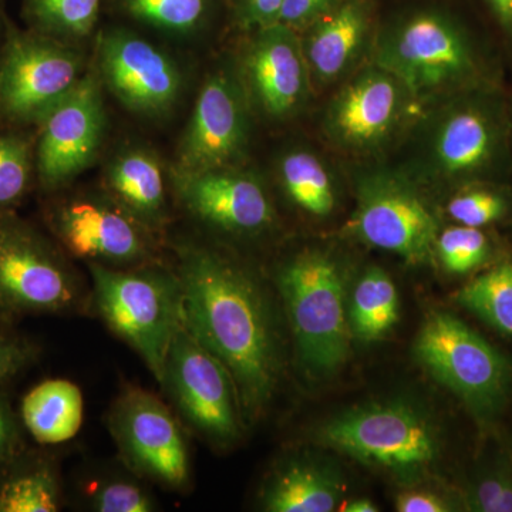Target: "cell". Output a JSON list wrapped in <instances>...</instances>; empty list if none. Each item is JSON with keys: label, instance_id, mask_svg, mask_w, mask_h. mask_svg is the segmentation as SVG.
<instances>
[{"label": "cell", "instance_id": "f546056e", "mask_svg": "<svg viewBox=\"0 0 512 512\" xmlns=\"http://www.w3.org/2000/svg\"><path fill=\"white\" fill-rule=\"evenodd\" d=\"M35 158L28 138L0 131V212L18 204L30 187Z\"/></svg>", "mask_w": 512, "mask_h": 512}, {"label": "cell", "instance_id": "7a4b0ae2", "mask_svg": "<svg viewBox=\"0 0 512 512\" xmlns=\"http://www.w3.org/2000/svg\"><path fill=\"white\" fill-rule=\"evenodd\" d=\"M375 46L376 66L403 83L416 103L493 84L466 23L443 6L397 13L380 28Z\"/></svg>", "mask_w": 512, "mask_h": 512}, {"label": "cell", "instance_id": "ffe728a7", "mask_svg": "<svg viewBox=\"0 0 512 512\" xmlns=\"http://www.w3.org/2000/svg\"><path fill=\"white\" fill-rule=\"evenodd\" d=\"M375 12V0H342L302 30L303 55L316 82H333L352 69L372 33Z\"/></svg>", "mask_w": 512, "mask_h": 512}, {"label": "cell", "instance_id": "8992f818", "mask_svg": "<svg viewBox=\"0 0 512 512\" xmlns=\"http://www.w3.org/2000/svg\"><path fill=\"white\" fill-rule=\"evenodd\" d=\"M87 266L100 318L138 353L160 383L168 350L184 322L183 289L177 271L160 262L134 268Z\"/></svg>", "mask_w": 512, "mask_h": 512}, {"label": "cell", "instance_id": "d590c367", "mask_svg": "<svg viewBox=\"0 0 512 512\" xmlns=\"http://www.w3.org/2000/svg\"><path fill=\"white\" fill-rule=\"evenodd\" d=\"M394 507L399 512H450L457 510L448 495L420 484L404 487L394 498Z\"/></svg>", "mask_w": 512, "mask_h": 512}, {"label": "cell", "instance_id": "d6a6232c", "mask_svg": "<svg viewBox=\"0 0 512 512\" xmlns=\"http://www.w3.org/2000/svg\"><path fill=\"white\" fill-rule=\"evenodd\" d=\"M463 505L473 512H512V464L497 460L484 468L463 495Z\"/></svg>", "mask_w": 512, "mask_h": 512}, {"label": "cell", "instance_id": "6da1fadb", "mask_svg": "<svg viewBox=\"0 0 512 512\" xmlns=\"http://www.w3.org/2000/svg\"><path fill=\"white\" fill-rule=\"evenodd\" d=\"M184 323L227 367L245 424L274 399L284 373V345L268 289L248 266L198 242L177 245Z\"/></svg>", "mask_w": 512, "mask_h": 512}, {"label": "cell", "instance_id": "4fadbf2b", "mask_svg": "<svg viewBox=\"0 0 512 512\" xmlns=\"http://www.w3.org/2000/svg\"><path fill=\"white\" fill-rule=\"evenodd\" d=\"M47 221L63 251L86 264L134 268L160 262L156 232L107 192L64 198L50 208Z\"/></svg>", "mask_w": 512, "mask_h": 512}, {"label": "cell", "instance_id": "9a60e30c", "mask_svg": "<svg viewBox=\"0 0 512 512\" xmlns=\"http://www.w3.org/2000/svg\"><path fill=\"white\" fill-rule=\"evenodd\" d=\"M249 99L239 73L218 69L202 84L174 171L234 167L249 143Z\"/></svg>", "mask_w": 512, "mask_h": 512}, {"label": "cell", "instance_id": "ac0fdd59", "mask_svg": "<svg viewBox=\"0 0 512 512\" xmlns=\"http://www.w3.org/2000/svg\"><path fill=\"white\" fill-rule=\"evenodd\" d=\"M99 77L126 109L161 116L173 109L183 79L177 63L164 50L126 29L100 36Z\"/></svg>", "mask_w": 512, "mask_h": 512}, {"label": "cell", "instance_id": "484cf974", "mask_svg": "<svg viewBox=\"0 0 512 512\" xmlns=\"http://www.w3.org/2000/svg\"><path fill=\"white\" fill-rule=\"evenodd\" d=\"M279 178L289 200L312 217L335 210L336 192L326 165L309 150H292L279 161Z\"/></svg>", "mask_w": 512, "mask_h": 512}, {"label": "cell", "instance_id": "44dd1931", "mask_svg": "<svg viewBox=\"0 0 512 512\" xmlns=\"http://www.w3.org/2000/svg\"><path fill=\"white\" fill-rule=\"evenodd\" d=\"M346 485L335 466L311 456L279 461L259 490V507L268 512H332Z\"/></svg>", "mask_w": 512, "mask_h": 512}, {"label": "cell", "instance_id": "60d3db41", "mask_svg": "<svg viewBox=\"0 0 512 512\" xmlns=\"http://www.w3.org/2000/svg\"><path fill=\"white\" fill-rule=\"evenodd\" d=\"M343 512H376L379 507L369 498H356V500L348 501L340 507Z\"/></svg>", "mask_w": 512, "mask_h": 512}, {"label": "cell", "instance_id": "52a82bcc", "mask_svg": "<svg viewBox=\"0 0 512 512\" xmlns=\"http://www.w3.org/2000/svg\"><path fill=\"white\" fill-rule=\"evenodd\" d=\"M413 352L429 375L481 423L503 410L510 396L511 363L457 316L431 312L417 333Z\"/></svg>", "mask_w": 512, "mask_h": 512}, {"label": "cell", "instance_id": "d6986e66", "mask_svg": "<svg viewBox=\"0 0 512 512\" xmlns=\"http://www.w3.org/2000/svg\"><path fill=\"white\" fill-rule=\"evenodd\" d=\"M239 76L249 103L264 116L271 120L292 117L308 99L311 83L301 36L282 23L254 30Z\"/></svg>", "mask_w": 512, "mask_h": 512}, {"label": "cell", "instance_id": "74e56055", "mask_svg": "<svg viewBox=\"0 0 512 512\" xmlns=\"http://www.w3.org/2000/svg\"><path fill=\"white\" fill-rule=\"evenodd\" d=\"M342 0H285L279 23L302 32Z\"/></svg>", "mask_w": 512, "mask_h": 512}, {"label": "cell", "instance_id": "4316f807", "mask_svg": "<svg viewBox=\"0 0 512 512\" xmlns=\"http://www.w3.org/2000/svg\"><path fill=\"white\" fill-rule=\"evenodd\" d=\"M32 30L72 43L92 35L101 0H22Z\"/></svg>", "mask_w": 512, "mask_h": 512}, {"label": "cell", "instance_id": "b9f144b4", "mask_svg": "<svg viewBox=\"0 0 512 512\" xmlns=\"http://www.w3.org/2000/svg\"><path fill=\"white\" fill-rule=\"evenodd\" d=\"M511 124H512V119H511Z\"/></svg>", "mask_w": 512, "mask_h": 512}, {"label": "cell", "instance_id": "9c48e42d", "mask_svg": "<svg viewBox=\"0 0 512 512\" xmlns=\"http://www.w3.org/2000/svg\"><path fill=\"white\" fill-rule=\"evenodd\" d=\"M160 384L185 423L212 447L229 448L241 439L247 424L234 380L184 322L168 350Z\"/></svg>", "mask_w": 512, "mask_h": 512}, {"label": "cell", "instance_id": "5bb4252c", "mask_svg": "<svg viewBox=\"0 0 512 512\" xmlns=\"http://www.w3.org/2000/svg\"><path fill=\"white\" fill-rule=\"evenodd\" d=\"M37 127V180L43 190H62L93 163L103 143L106 109L99 74L84 73Z\"/></svg>", "mask_w": 512, "mask_h": 512}, {"label": "cell", "instance_id": "f1b7e54d", "mask_svg": "<svg viewBox=\"0 0 512 512\" xmlns=\"http://www.w3.org/2000/svg\"><path fill=\"white\" fill-rule=\"evenodd\" d=\"M212 0H121L131 18L175 35L197 32L207 22Z\"/></svg>", "mask_w": 512, "mask_h": 512}, {"label": "cell", "instance_id": "3957f363", "mask_svg": "<svg viewBox=\"0 0 512 512\" xmlns=\"http://www.w3.org/2000/svg\"><path fill=\"white\" fill-rule=\"evenodd\" d=\"M275 285L302 372L316 382L335 376L352 338L342 266L328 252L305 249L279 264Z\"/></svg>", "mask_w": 512, "mask_h": 512}, {"label": "cell", "instance_id": "7402d4cb", "mask_svg": "<svg viewBox=\"0 0 512 512\" xmlns=\"http://www.w3.org/2000/svg\"><path fill=\"white\" fill-rule=\"evenodd\" d=\"M106 192L141 224L157 232L167 224L168 201L160 160L144 147H128L111 158Z\"/></svg>", "mask_w": 512, "mask_h": 512}, {"label": "cell", "instance_id": "836d02e7", "mask_svg": "<svg viewBox=\"0 0 512 512\" xmlns=\"http://www.w3.org/2000/svg\"><path fill=\"white\" fill-rule=\"evenodd\" d=\"M508 212L507 198L488 188H467L447 204V214L458 225L483 228L503 220Z\"/></svg>", "mask_w": 512, "mask_h": 512}, {"label": "cell", "instance_id": "f35d334b", "mask_svg": "<svg viewBox=\"0 0 512 512\" xmlns=\"http://www.w3.org/2000/svg\"><path fill=\"white\" fill-rule=\"evenodd\" d=\"M23 451L18 417L10 406L8 397L0 393V467L19 457Z\"/></svg>", "mask_w": 512, "mask_h": 512}, {"label": "cell", "instance_id": "7c38bea8", "mask_svg": "<svg viewBox=\"0 0 512 512\" xmlns=\"http://www.w3.org/2000/svg\"><path fill=\"white\" fill-rule=\"evenodd\" d=\"M107 420L111 437L131 473L168 490L190 487L187 440L177 417L156 394L127 386L111 404Z\"/></svg>", "mask_w": 512, "mask_h": 512}, {"label": "cell", "instance_id": "e0dca14e", "mask_svg": "<svg viewBox=\"0 0 512 512\" xmlns=\"http://www.w3.org/2000/svg\"><path fill=\"white\" fill-rule=\"evenodd\" d=\"M174 190L195 220L229 237H261L274 227L275 208L265 185L238 165L174 171Z\"/></svg>", "mask_w": 512, "mask_h": 512}, {"label": "cell", "instance_id": "2e32d148", "mask_svg": "<svg viewBox=\"0 0 512 512\" xmlns=\"http://www.w3.org/2000/svg\"><path fill=\"white\" fill-rule=\"evenodd\" d=\"M416 103L393 74L373 64L356 74L329 101L323 130L349 153H369L392 140Z\"/></svg>", "mask_w": 512, "mask_h": 512}, {"label": "cell", "instance_id": "277c9868", "mask_svg": "<svg viewBox=\"0 0 512 512\" xmlns=\"http://www.w3.org/2000/svg\"><path fill=\"white\" fill-rule=\"evenodd\" d=\"M316 441L403 487L426 480L441 457L440 431L431 416L402 399L343 410L319 427Z\"/></svg>", "mask_w": 512, "mask_h": 512}, {"label": "cell", "instance_id": "8fae6325", "mask_svg": "<svg viewBox=\"0 0 512 512\" xmlns=\"http://www.w3.org/2000/svg\"><path fill=\"white\" fill-rule=\"evenodd\" d=\"M349 231L363 244L420 266L436 258L440 225L410 178L392 171H372L357 181L356 210Z\"/></svg>", "mask_w": 512, "mask_h": 512}, {"label": "cell", "instance_id": "ab89813d", "mask_svg": "<svg viewBox=\"0 0 512 512\" xmlns=\"http://www.w3.org/2000/svg\"><path fill=\"white\" fill-rule=\"evenodd\" d=\"M495 22L503 30L507 39L512 42V0H484Z\"/></svg>", "mask_w": 512, "mask_h": 512}, {"label": "cell", "instance_id": "cb8c5ba5", "mask_svg": "<svg viewBox=\"0 0 512 512\" xmlns=\"http://www.w3.org/2000/svg\"><path fill=\"white\" fill-rule=\"evenodd\" d=\"M350 333L363 343H373L392 332L400 319L399 291L379 266L360 275L348 298Z\"/></svg>", "mask_w": 512, "mask_h": 512}, {"label": "cell", "instance_id": "8d00e7d4", "mask_svg": "<svg viewBox=\"0 0 512 512\" xmlns=\"http://www.w3.org/2000/svg\"><path fill=\"white\" fill-rule=\"evenodd\" d=\"M285 0H234L235 15L242 28L254 30L279 23Z\"/></svg>", "mask_w": 512, "mask_h": 512}, {"label": "cell", "instance_id": "4dcf8cb0", "mask_svg": "<svg viewBox=\"0 0 512 512\" xmlns=\"http://www.w3.org/2000/svg\"><path fill=\"white\" fill-rule=\"evenodd\" d=\"M490 255V242L481 228L454 227L439 232L436 258L446 271L464 275L485 264Z\"/></svg>", "mask_w": 512, "mask_h": 512}, {"label": "cell", "instance_id": "5b68a950", "mask_svg": "<svg viewBox=\"0 0 512 512\" xmlns=\"http://www.w3.org/2000/svg\"><path fill=\"white\" fill-rule=\"evenodd\" d=\"M511 140L504 97L493 84L474 87L443 100L427 126L420 165L443 183H478L507 167Z\"/></svg>", "mask_w": 512, "mask_h": 512}, {"label": "cell", "instance_id": "30bf717a", "mask_svg": "<svg viewBox=\"0 0 512 512\" xmlns=\"http://www.w3.org/2000/svg\"><path fill=\"white\" fill-rule=\"evenodd\" d=\"M84 73L83 56L70 43L9 30L0 53V119L37 126Z\"/></svg>", "mask_w": 512, "mask_h": 512}, {"label": "cell", "instance_id": "603a6c76", "mask_svg": "<svg viewBox=\"0 0 512 512\" xmlns=\"http://www.w3.org/2000/svg\"><path fill=\"white\" fill-rule=\"evenodd\" d=\"M20 419L37 443L43 446L66 443L83 426L82 390L72 380H45L23 397Z\"/></svg>", "mask_w": 512, "mask_h": 512}, {"label": "cell", "instance_id": "83f0119b", "mask_svg": "<svg viewBox=\"0 0 512 512\" xmlns=\"http://www.w3.org/2000/svg\"><path fill=\"white\" fill-rule=\"evenodd\" d=\"M458 305L512 338V264L504 262L478 275L457 293Z\"/></svg>", "mask_w": 512, "mask_h": 512}, {"label": "cell", "instance_id": "e575fe53", "mask_svg": "<svg viewBox=\"0 0 512 512\" xmlns=\"http://www.w3.org/2000/svg\"><path fill=\"white\" fill-rule=\"evenodd\" d=\"M35 357L36 348L29 340L0 328V386L18 376Z\"/></svg>", "mask_w": 512, "mask_h": 512}, {"label": "cell", "instance_id": "1f68e13d", "mask_svg": "<svg viewBox=\"0 0 512 512\" xmlns=\"http://www.w3.org/2000/svg\"><path fill=\"white\" fill-rule=\"evenodd\" d=\"M87 507L96 512H151L157 510L153 495L133 477H107L87 490Z\"/></svg>", "mask_w": 512, "mask_h": 512}, {"label": "cell", "instance_id": "d4e9b609", "mask_svg": "<svg viewBox=\"0 0 512 512\" xmlns=\"http://www.w3.org/2000/svg\"><path fill=\"white\" fill-rule=\"evenodd\" d=\"M22 454L0 467V512H56L62 507V487L46 460L22 461Z\"/></svg>", "mask_w": 512, "mask_h": 512}, {"label": "cell", "instance_id": "ba28073f", "mask_svg": "<svg viewBox=\"0 0 512 512\" xmlns=\"http://www.w3.org/2000/svg\"><path fill=\"white\" fill-rule=\"evenodd\" d=\"M84 288L62 249L28 222L0 212V315L74 311Z\"/></svg>", "mask_w": 512, "mask_h": 512}]
</instances>
